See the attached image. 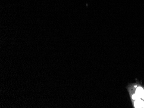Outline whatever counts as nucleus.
<instances>
[{
    "label": "nucleus",
    "instance_id": "obj_1",
    "mask_svg": "<svg viewBox=\"0 0 144 108\" xmlns=\"http://www.w3.org/2000/svg\"><path fill=\"white\" fill-rule=\"evenodd\" d=\"M134 106L136 108H144V102L140 99L136 100L134 102Z\"/></svg>",
    "mask_w": 144,
    "mask_h": 108
},
{
    "label": "nucleus",
    "instance_id": "obj_2",
    "mask_svg": "<svg viewBox=\"0 0 144 108\" xmlns=\"http://www.w3.org/2000/svg\"><path fill=\"white\" fill-rule=\"evenodd\" d=\"M144 91V90L141 87H138L136 90V94L141 98L142 97Z\"/></svg>",
    "mask_w": 144,
    "mask_h": 108
},
{
    "label": "nucleus",
    "instance_id": "obj_3",
    "mask_svg": "<svg viewBox=\"0 0 144 108\" xmlns=\"http://www.w3.org/2000/svg\"><path fill=\"white\" fill-rule=\"evenodd\" d=\"M133 99L134 100H138V99H140V97H139L136 94H135L134 95H133Z\"/></svg>",
    "mask_w": 144,
    "mask_h": 108
},
{
    "label": "nucleus",
    "instance_id": "obj_4",
    "mask_svg": "<svg viewBox=\"0 0 144 108\" xmlns=\"http://www.w3.org/2000/svg\"><path fill=\"white\" fill-rule=\"evenodd\" d=\"M142 97L143 99L144 100V92H143V94L142 96Z\"/></svg>",
    "mask_w": 144,
    "mask_h": 108
}]
</instances>
